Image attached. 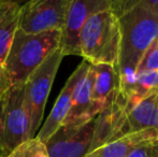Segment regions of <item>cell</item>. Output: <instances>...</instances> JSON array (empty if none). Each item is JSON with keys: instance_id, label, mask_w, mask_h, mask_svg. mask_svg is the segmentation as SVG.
<instances>
[{"instance_id": "1", "label": "cell", "mask_w": 158, "mask_h": 157, "mask_svg": "<svg viewBox=\"0 0 158 157\" xmlns=\"http://www.w3.org/2000/svg\"><path fill=\"white\" fill-rule=\"evenodd\" d=\"M60 30L27 35L17 29L4 59L3 67L11 86H22L35 69L59 50Z\"/></svg>"}, {"instance_id": "2", "label": "cell", "mask_w": 158, "mask_h": 157, "mask_svg": "<svg viewBox=\"0 0 158 157\" xmlns=\"http://www.w3.org/2000/svg\"><path fill=\"white\" fill-rule=\"evenodd\" d=\"M121 28L117 74L137 73V67L148 46L158 38V16L138 3L118 19Z\"/></svg>"}, {"instance_id": "3", "label": "cell", "mask_w": 158, "mask_h": 157, "mask_svg": "<svg viewBox=\"0 0 158 157\" xmlns=\"http://www.w3.org/2000/svg\"><path fill=\"white\" fill-rule=\"evenodd\" d=\"M121 50L118 19L110 9L88 17L80 36L81 56L90 65L117 67Z\"/></svg>"}, {"instance_id": "4", "label": "cell", "mask_w": 158, "mask_h": 157, "mask_svg": "<svg viewBox=\"0 0 158 157\" xmlns=\"http://www.w3.org/2000/svg\"><path fill=\"white\" fill-rule=\"evenodd\" d=\"M31 138L24 85L11 86L0 98V155L6 157Z\"/></svg>"}, {"instance_id": "5", "label": "cell", "mask_w": 158, "mask_h": 157, "mask_svg": "<svg viewBox=\"0 0 158 157\" xmlns=\"http://www.w3.org/2000/svg\"><path fill=\"white\" fill-rule=\"evenodd\" d=\"M64 58L60 50L51 54L24 84L25 102L30 118V134L35 137L43 119L44 109L58 68Z\"/></svg>"}, {"instance_id": "6", "label": "cell", "mask_w": 158, "mask_h": 157, "mask_svg": "<svg viewBox=\"0 0 158 157\" xmlns=\"http://www.w3.org/2000/svg\"><path fill=\"white\" fill-rule=\"evenodd\" d=\"M71 0H31L24 2L19 21V30L38 35L61 30Z\"/></svg>"}, {"instance_id": "7", "label": "cell", "mask_w": 158, "mask_h": 157, "mask_svg": "<svg viewBox=\"0 0 158 157\" xmlns=\"http://www.w3.org/2000/svg\"><path fill=\"white\" fill-rule=\"evenodd\" d=\"M110 4L111 0H71L66 22L60 30L59 50L64 56H81L80 36L84 24L93 14L110 9Z\"/></svg>"}, {"instance_id": "8", "label": "cell", "mask_w": 158, "mask_h": 157, "mask_svg": "<svg viewBox=\"0 0 158 157\" xmlns=\"http://www.w3.org/2000/svg\"><path fill=\"white\" fill-rule=\"evenodd\" d=\"M96 118L75 129L60 127L45 143L48 157H86L92 151Z\"/></svg>"}, {"instance_id": "9", "label": "cell", "mask_w": 158, "mask_h": 157, "mask_svg": "<svg viewBox=\"0 0 158 157\" xmlns=\"http://www.w3.org/2000/svg\"><path fill=\"white\" fill-rule=\"evenodd\" d=\"M93 81L94 67L90 65L89 69L80 78L75 85L70 110L61 127L66 129H75L87 124L100 114V112L93 105Z\"/></svg>"}, {"instance_id": "10", "label": "cell", "mask_w": 158, "mask_h": 157, "mask_svg": "<svg viewBox=\"0 0 158 157\" xmlns=\"http://www.w3.org/2000/svg\"><path fill=\"white\" fill-rule=\"evenodd\" d=\"M90 64L86 60H83L80 64L79 67L75 69V71L70 76L68 81L66 82L64 88L61 89L50 115L44 122V125L39 130L35 138L39 139L41 142L45 144L50 138L63 126L64 119L69 113V110L71 107V100H72V95L74 87L77 85V81L89 69Z\"/></svg>"}, {"instance_id": "11", "label": "cell", "mask_w": 158, "mask_h": 157, "mask_svg": "<svg viewBox=\"0 0 158 157\" xmlns=\"http://www.w3.org/2000/svg\"><path fill=\"white\" fill-rule=\"evenodd\" d=\"M92 100L93 105L101 113L106 108L114 102L118 94V76L116 68L110 65H93Z\"/></svg>"}, {"instance_id": "12", "label": "cell", "mask_w": 158, "mask_h": 157, "mask_svg": "<svg viewBox=\"0 0 158 157\" xmlns=\"http://www.w3.org/2000/svg\"><path fill=\"white\" fill-rule=\"evenodd\" d=\"M156 139H158V131L155 129L128 132L124 136L109 141L92 153L96 157H126L138 145L152 142Z\"/></svg>"}, {"instance_id": "13", "label": "cell", "mask_w": 158, "mask_h": 157, "mask_svg": "<svg viewBox=\"0 0 158 157\" xmlns=\"http://www.w3.org/2000/svg\"><path fill=\"white\" fill-rule=\"evenodd\" d=\"M128 132L155 129L158 131V93L140 101L125 113Z\"/></svg>"}, {"instance_id": "14", "label": "cell", "mask_w": 158, "mask_h": 157, "mask_svg": "<svg viewBox=\"0 0 158 157\" xmlns=\"http://www.w3.org/2000/svg\"><path fill=\"white\" fill-rule=\"evenodd\" d=\"M24 3L0 0V64L3 65L16 30Z\"/></svg>"}, {"instance_id": "15", "label": "cell", "mask_w": 158, "mask_h": 157, "mask_svg": "<svg viewBox=\"0 0 158 157\" xmlns=\"http://www.w3.org/2000/svg\"><path fill=\"white\" fill-rule=\"evenodd\" d=\"M158 93V71L137 72L135 83L125 100V113L143 99Z\"/></svg>"}, {"instance_id": "16", "label": "cell", "mask_w": 158, "mask_h": 157, "mask_svg": "<svg viewBox=\"0 0 158 157\" xmlns=\"http://www.w3.org/2000/svg\"><path fill=\"white\" fill-rule=\"evenodd\" d=\"M6 157H48V154L45 144L35 137L19 144Z\"/></svg>"}, {"instance_id": "17", "label": "cell", "mask_w": 158, "mask_h": 157, "mask_svg": "<svg viewBox=\"0 0 158 157\" xmlns=\"http://www.w3.org/2000/svg\"><path fill=\"white\" fill-rule=\"evenodd\" d=\"M158 71V38L152 42L142 55L137 67V72Z\"/></svg>"}, {"instance_id": "18", "label": "cell", "mask_w": 158, "mask_h": 157, "mask_svg": "<svg viewBox=\"0 0 158 157\" xmlns=\"http://www.w3.org/2000/svg\"><path fill=\"white\" fill-rule=\"evenodd\" d=\"M11 87V83L6 73V70L2 64H0V98L4 95V93Z\"/></svg>"}, {"instance_id": "19", "label": "cell", "mask_w": 158, "mask_h": 157, "mask_svg": "<svg viewBox=\"0 0 158 157\" xmlns=\"http://www.w3.org/2000/svg\"><path fill=\"white\" fill-rule=\"evenodd\" d=\"M150 143L151 142L138 145V147H135V149H133L126 157H148V147Z\"/></svg>"}, {"instance_id": "20", "label": "cell", "mask_w": 158, "mask_h": 157, "mask_svg": "<svg viewBox=\"0 0 158 157\" xmlns=\"http://www.w3.org/2000/svg\"><path fill=\"white\" fill-rule=\"evenodd\" d=\"M139 4L158 16V0H139Z\"/></svg>"}, {"instance_id": "21", "label": "cell", "mask_w": 158, "mask_h": 157, "mask_svg": "<svg viewBox=\"0 0 158 157\" xmlns=\"http://www.w3.org/2000/svg\"><path fill=\"white\" fill-rule=\"evenodd\" d=\"M148 157H158V139L148 144Z\"/></svg>"}, {"instance_id": "22", "label": "cell", "mask_w": 158, "mask_h": 157, "mask_svg": "<svg viewBox=\"0 0 158 157\" xmlns=\"http://www.w3.org/2000/svg\"><path fill=\"white\" fill-rule=\"evenodd\" d=\"M86 157H96V156H95V155H94V154H93V153H90V154H88V155L86 156Z\"/></svg>"}, {"instance_id": "23", "label": "cell", "mask_w": 158, "mask_h": 157, "mask_svg": "<svg viewBox=\"0 0 158 157\" xmlns=\"http://www.w3.org/2000/svg\"><path fill=\"white\" fill-rule=\"evenodd\" d=\"M0 157H2V156H1V155H0Z\"/></svg>"}]
</instances>
